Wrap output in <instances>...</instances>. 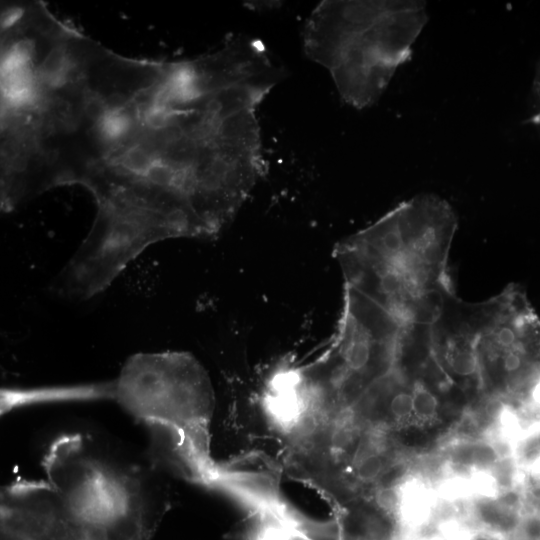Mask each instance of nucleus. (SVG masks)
I'll return each mask as SVG.
<instances>
[{
	"instance_id": "1",
	"label": "nucleus",
	"mask_w": 540,
	"mask_h": 540,
	"mask_svg": "<svg viewBox=\"0 0 540 540\" xmlns=\"http://www.w3.org/2000/svg\"><path fill=\"white\" fill-rule=\"evenodd\" d=\"M279 79L244 35L182 60L127 57L70 31L21 107L18 183L31 200L78 185L96 214L63 267L93 297L148 246L213 238L264 172L257 109Z\"/></svg>"
},
{
	"instance_id": "2",
	"label": "nucleus",
	"mask_w": 540,
	"mask_h": 540,
	"mask_svg": "<svg viewBox=\"0 0 540 540\" xmlns=\"http://www.w3.org/2000/svg\"><path fill=\"white\" fill-rule=\"evenodd\" d=\"M45 478L1 492V540H151L168 500L154 475L101 454L81 433L61 434Z\"/></svg>"
},
{
	"instance_id": "3",
	"label": "nucleus",
	"mask_w": 540,
	"mask_h": 540,
	"mask_svg": "<svg viewBox=\"0 0 540 540\" xmlns=\"http://www.w3.org/2000/svg\"><path fill=\"white\" fill-rule=\"evenodd\" d=\"M456 229L452 207L438 196L398 204L336 246L344 286L403 326L430 327L454 295L448 257Z\"/></svg>"
},
{
	"instance_id": "4",
	"label": "nucleus",
	"mask_w": 540,
	"mask_h": 540,
	"mask_svg": "<svg viewBox=\"0 0 540 540\" xmlns=\"http://www.w3.org/2000/svg\"><path fill=\"white\" fill-rule=\"evenodd\" d=\"M425 7L414 0L322 1L304 26V52L328 71L346 104L367 108L410 59L428 21Z\"/></svg>"
},
{
	"instance_id": "5",
	"label": "nucleus",
	"mask_w": 540,
	"mask_h": 540,
	"mask_svg": "<svg viewBox=\"0 0 540 540\" xmlns=\"http://www.w3.org/2000/svg\"><path fill=\"white\" fill-rule=\"evenodd\" d=\"M101 395L143 423L170 433L173 452L189 478L218 480L210 453L214 391L206 370L190 353L135 354L114 381L101 384Z\"/></svg>"
},
{
	"instance_id": "6",
	"label": "nucleus",
	"mask_w": 540,
	"mask_h": 540,
	"mask_svg": "<svg viewBox=\"0 0 540 540\" xmlns=\"http://www.w3.org/2000/svg\"><path fill=\"white\" fill-rule=\"evenodd\" d=\"M476 351L481 393L511 406L533 399L540 387V319L519 286L484 301Z\"/></svg>"
},
{
	"instance_id": "7",
	"label": "nucleus",
	"mask_w": 540,
	"mask_h": 540,
	"mask_svg": "<svg viewBox=\"0 0 540 540\" xmlns=\"http://www.w3.org/2000/svg\"><path fill=\"white\" fill-rule=\"evenodd\" d=\"M484 302L468 303L454 294L430 326L432 355L453 386L481 393L477 338Z\"/></svg>"
},
{
	"instance_id": "8",
	"label": "nucleus",
	"mask_w": 540,
	"mask_h": 540,
	"mask_svg": "<svg viewBox=\"0 0 540 540\" xmlns=\"http://www.w3.org/2000/svg\"><path fill=\"white\" fill-rule=\"evenodd\" d=\"M223 540H309L294 526L258 523L227 535Z\"/></svg>"
},
{
	"instance_id": "9",
	"label": "nucleus",
	"mask_w": 540,
	"mask_h": 540,
	"mask_svg": "<svg viewBox=\"0 0 540 540\" xmlns=\"http://www.w3.org/2000/svg\"><path fill=\"white\" fill-rule=\"evenodd\" d=\"M528 122L540 130V60L536 65L532 84V106Z\"/></svg>"
}]
</instances>
